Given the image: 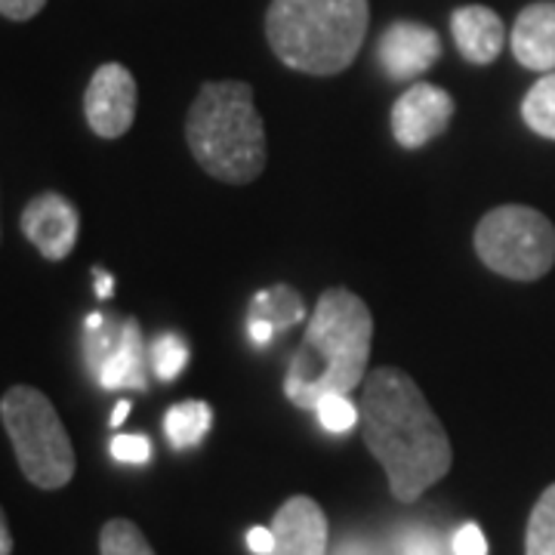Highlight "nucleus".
Wrapping results in <instances>:
<instances>
[{"mask_svg": "<svg viewBox=\"0 0 555 555\" xmlns=\"http://www.w3.org/2000/svg\"><path fill=\"white\" fill-rule=\"evenodd\" d=\"M361 386L358 414L364 444L386 469L398 503H416L451 473V438L404 371L377 367Z\"/></svg>", "mask_w": 555, "mask_h": 555, "instance_id": "1", "label": "nucleus"}, {"mask_svg": "<svg viewBox=\"0 0 555 555\" xmlns=\"http://www.w3.org/2000/svg\"><path fill=\"white\" fill-rule=\"evenodd\" d=\"M374 318L364 299L331 287L318 299L306 337L284 377V396L302 411H315L324 396H349L367 377Z\"/></svg>", "mask_w": 555, "mask_h": 555, "instance_id": "2", "label": "nucleus"}, {"mask_svg": "<svg viewBox=\"0 0 555 555\" xmlns=\"http://www.w3.org/2000/svg\"><path fill=\"white\" fill-rule=\"evenodd\" d=\"M185 139L195 160L219 182L247 185L266 170V127L250 83H204L189 108Z\"/></svg>", "mask_w": 555, "mask_h": 555, "instance_id": "3", "label": "nucleus"}, {"mask_svg": "<svg viewBox=\"0 0 555 555\" xmlns=\"http://www.w3.org/2000/svg\"><path fill=\"white\" fill-rule=\"evenodd\" d=\"M367 22V0H272L266 35L287 68L324 78L352 65Z\"/></svg>", "mask_w": 555, "mask_h": 555, "instance_id": "4", "label": "nucleus"}, {"mask_svg": "<svg viewBox=\"0 0 555 555\" xmlns=\"http://www.w3.org/2000/svg\"><path fill=\"white\" fill-rule=\"evenodd\" d=\"M0 420L22 476L40 491H60L75 478V448L53 401L35 386H13L0 398Z\"/></svg>", "mask_w": 555, "mask_h": 555, "instance_id": "5", "label": "nucleus"}, {"mask_svg": "<svg viewBox=\"0 0 555 555\" xmlns=\"http://www.w3.org/2000/svg\"><path fill=\"white\" fill-rule=\"evenodd\" d=\"M476 250L496 275L537 281L553 269L555 229L534 207L506 204L478 222Z\"/></svg>", "mask_w": 555, "mask_h": 555, "instance_id": "6", "label": "nucleus"}, {"mask_svg": "<svg viewBox=\"0 0 555 555\" xmlns=\"http://www.w3.org/2000/svg\"><path fill=\"white\" fill-rule=\"evenodd\" d=\"M83 115L96 137H124L137 118V78L118 62L100 65L83 93Z\"/></svg>", "mask_w": 555, "mask_h": 555, "instance_id": "7", "label": "nucleus"}, {"mask_svg": "<svg viewBox=\"0 0 555 555\" xmlns=\"http://www.w3.org/2000/svg\"><path fill=\"white\" fill-rule=\"evenodd\" d=\"M454 118V100L436 83L408 87L392 105V133L401 149H423Z\"/></svg>", "mask_w": 555, "mask_h": 555, "instance_id": "8", "label": "nucleus"}, {"mask_svg": "<svg viewBox=\"0 0 555 555\" xmlns=\"http://www.w3.org/2000/svg\"><path fill=\"white\" fill-rule=\"evenodd\" d=\"M22 232L40 250L43 259L60 262L78 244L80 217L78 207L60 192H43L31 198L22 210Z\"/></svg>", "mask_w": 555, "mask_h": 555, "instance_id": "9", "label": "nucleus"}, {"mask_svg": "<svg viewBox=\"0 0 555 555\" xmlns=\"http://www.w3.org/2000/svg\"><path fill=\"white\" fill-rule=\"evenodd\" d=\"M441 56V40L436 28L420 22H396L383 31L377 60L392 80H414L429 72Z\"/></svg>", "mask_w": 555, "mask_h": 555, "instance_id": "10", "label": "nucleus"}, {"mask_svg": "<svg viewBox=\"0 0 555 555\" xmlns=\"http://www.w3.org/2000/svg\"><path fill=\"white\" fill-rule=\"evenodd\" d=\"M272 555H327V516L312 496H291L272 521Z\"/></svg>", "mask_w": 555, "mask_h": 555, "instance_id": "11", "label": "nucleus"}, {"mask_svg": "<svg viewBox=\"0 0 555 555\" xmlns=\"http://www.w3.org/2000/svg\"><path fill=\"white\" fill-rule=\"evenodd\" d=\"M149 371H152V349L142 337L137 318H127V321H120V334L112 356L102 361V367L93 377L105 392H118V389L145 392Z\"/></svg>", "mask_w": 555, "mask_h": 555, "instance_id": "12", "label": "nucleus"}, {"mask_svg": "<svg viewBox=\"0 0 555 555\" xmlns=\"http://www.w3.org/2000/svg\"><path fill=\"white\" fill-rule=\"evenodd\" d=\"M513 53L531 72H555V0H540L518 13Z\"/></svg>", "mask_w": 555, "mask_h": 555, "instance_id": "13", "label": "nucleus"}, {"mask_svg": "<svg viewBox=\"0 0 555 555\" xmlns=\"http://www.w3.org/2000/svg\"><path fill=\"white\" fill-rule=\"evenodd\" d=\"M451 31H454L456 50L466 62L488 65L500 56L506 43V28L503 20L488 7H460L451 16Z\"/></svg>", "mask_w": 555, "mask_h": 555, "instance_id": "14", "label": "nucleus"}, {"mask_svg": "<svg viewBox=\"0 0 555 555\" xmlns=\"http://www.w3.org/2000/svg\"><path fill=\"white\" fill-rule=\"evenodd\" d=\"M210 423H214V411L207 401H179L164 416V433L177 451H189L204 441V436L210 433Z\"/></svg>", "mask_w": 555, "mask_h": 555, "instance_id": "15", "label": "nucleus"}, {"mask_svg": "<svg viewBox=\"0 0 555 555\" xmlns=\"http://www.w3.org/2000/svg\"><path fill=\"white\" fill-rule=\"evenodd\" d=\"M306 315V306H302V297L291 284H275L269 291H259L254 297V312L250 318H262L269 321L275 331H287L294 327L297 321H302Z\"/></svg>", "mask_w": 555, "mask_h": 555, "instance_id": "16", "label": "nucleus"}, {"mask_svg": "<svg viewBox=\"0 0 555 555\" xmlns=\"http://www.w3.org/2000/svg\"><path fill=\"white\" fill-rule=\"evenodd\" d=\"M521 118L540 137L555 139V72H546L521 102Z\"/></svg>", "mask_w": 555, "mask_h": 555, "instance_id": "17", "label": "nucleus"}, {"mask_svg": "<svg viewBox=\"0 0 555 555\" xmlns=\"http://www.w3.org/2000/svg\"><path fill=\"white\" fill-rule=\"evenodd\" d=\"M525 553L528 555H555V485H550L534 513L528 518V534H525Z\"/></svg>", "mask_w": 555, "mask_h": 555, "instance_id": "18", "label": "nucleus"}, {"mask_svg": "<svg viewBox=\"0 0 555 555\" xmlns=\"http://www.w3.org/2000/svg\"><path fill=\"white\" fill-rule=\"evenodd\" d=\"M100 555H155L149 546L145 534L127 518H112L105 521L100 534Z\"/></svg>", "mask_w": 555, "mask_h": 555, "instance_id": "19", "label": "nucleus"}, {"mask_svg": "<svg viewBox=\"0 0 555 555\" xmlns=\"http://www.w3.org/2000/svg\"><path fill=\"white\" fill-rule=\"evenodd\" d=\"M149 349H152V371L160 383L177 379L189 364V346L179 334H160Z\"/></svg>", "mask_w": 555, "mask_h": 555, "instance_id": "20", "label": "nucleus"}, {"mask_svg": "<svg viewBox=\"0 0 555 555\" xmlns=\"http://www.w3.org/2000/svg\"><path fill=\"white\" fill-rule=\"evenodd\" d=\"M315 414L318 423L327 429V433H334V436H343V433H349L356 423H361V414H358V408L349 401V396H324L315 404Z\"/></svg>", "mask_w": 555, "mask_h": 555, "instance_id": "21", "label": "nucleus"}, {"mask_svg": "<svg viewBox=\"0 0 555 555\" xmlns=\"http://www.w3.org/2000/svg\"><path fill=\"white\" fill-rule=\"evenodd\" d=\"M120 334V321L118 324H112V321H105L102 327H93V331H83V358H87V367L96 374L102 367V361L112 356V349H115V343H118Z\"/></svg>", "mask_w": 555, "mask_h": 555, "instance_id": "22", "label": "nucleus"}, {"mask_svg": "<svg viewBox=\"0 0 555 555\" xmlns=\"http://www.w3.org/2000/svg\"><path fill=\"white\" fill-rule=\"evenodd\" d=\"M398 555H444V543L429 528H404L396 540Z\"/></svg>", "mask_w": 555, "mask_h": 555, "instance_id": "23", "label": "nucleus"}, {"mask_svg": "<svg viewBox=\"0 0 555 555\" xmlns=\"http://www.w3.org/2000/svg\"><path fill=\"white\" fill-rule=\"evenodd\" d=\"M112 456L118 463H133V466H142L152 460V441L145 436H127V433H118L112 438Z\"/></svg>", "mask_w": 555, "mask_h": 555, "instance_id": "24", "label": "nucleus"}, {"mask_svg": "<svg viewBox=\"0 0 555 555\" xmlns=\"http://www.w3.org/2000/svg\"><path fill=\"white\" fill-rule=\"evenodd\" d=\"M451 553L454 555H488V540L481 534L478 525H463L451 540Z\"/></svg>", "mask_w": 555, "mask_h": 555, "instance_id": "25", "label": "nucleus"}, {"mask_svg": "<svg viewBox=\"0 0 555 555\" xmlns=\"http://www.w3.org/2000/svg\"><path fill=\"white\" fill-rule=\"evenodd\" d=\"M47 0H0V16L13 22H28L38 16Z\"/></svg>", "mask_w": 555, "mask_h": 555, "instance_id": "26", "label": "nucleus"}, {"mask_svg": "<svg viewBox=\"0 0 555 555\" xmlns=\"http://www.w3.org/2000/svg\"><path fill=\"white\" fill-rule=\"evenodd\" d=\"M247 546H250V553L272 555V550H275V534H272V528H250V531H247Z\"/></svg>", "mask_w": 555, "mask_h": 555, "instance_id": "27", "label": "nucleus"}, {"mask_svg": "<svg viewBox=\"0 0 555 555\" xmlns=\"http://www.w3.org/2000/svg\"><path fill=\"white\" fill-rule=\"evenodd\" d=\"M247 331H250V343H254V346H259V349H262V346H269V343H272L278 334L275 327H272L269 321H262V318H250Z\"/></svg>", "mask_w": 555, "mask_h": 555, "instance_id": "28", "label": "nucleus"}, {"mask_svg": "<svg viewBox=\"0 0 555 555\" xmlns=\"http://www.w3.org/2000/svg\"><path fill=\"white\" fill-rule=\"evenodd\" d=\"M93 278H96V297L108 299L115 294V278L108 275V272H102V269H93Z\"/></svg>", "mask_w": 555, "mask_h": 555, "instance_id": "29", "label": "nucleus"}, {"mask_svg": "<svg viewBox=\"0 0 555 555\" xmlns=\"http://www.w3.org/2000/svg\"><path fill=\"white\" fill-rule=\"evenodd\" d=\"M13 553V534H10V525L3 516V506H0V555Z\"/></svg>", "mask_w": 555, "mask_h": 555, "instance_id": "30", "label": "nucleus"}, {"mask_svg": "<svg viewBox=\"0 0 555 555\" xmlns=\"http://www.w3.org/2000/svg\"><path fill=\"white\" fill-rule=\"evenodd\" d=\"M337 555H374L371 546H364L361 540H352V543H343Z\"/></svg>", "mask_w": 555, "mask_h": 555, "instance_id": "31", "label": "nucleus"}, {"mask_svg": "<svg viewBox=\"0 0 555 555\" xmlns=\"http://www.w3.org/2000/svg\"><path fill=\"white\" fill-rule=\"evenodd\" d=\"M130 408H133V404H130L127 398H124V401H118V404H115V414H112V426H115V429H118L120 423H124V420L130 416Z\"/></svg>", "mask_w": 555, "mask_h": 555, "instance_id": "32", "label": "nucleus"}, {"mask_svg": "<svg viewBox=\"0 0 555 555\" xmlns=\"http://www.w3.org/2000/svg\"><path fill=\"white\" fill-rule=\"evenodd\" d=\"M102 324H105V318H102L100 312H96V315L87 318V324H83V331H93V327H102Z\"/></svg>", "mask_w": 555, "mask_h": 555, "instance_id": "33", "label": "nucleus"}]
</instances>
